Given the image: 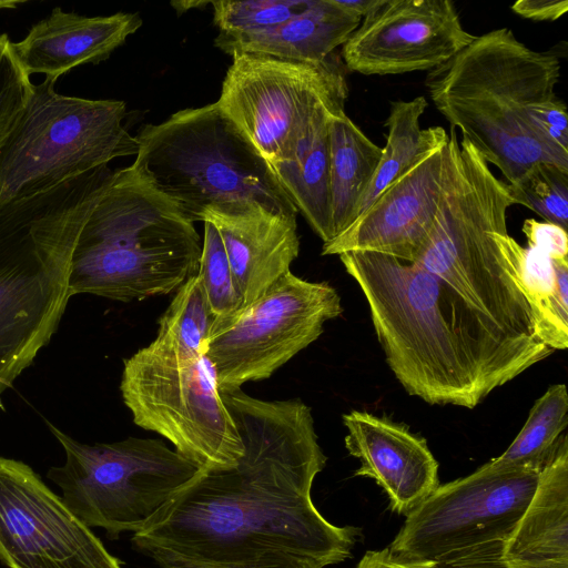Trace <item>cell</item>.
<instances>
[{
  "mask_svg": "<svg viewBox=\"0 0 568 568\" xmlns=\"http://www.w3.org/2000/svg\"><path fill=\"white\" fill-rule=\"evenodd\" d=\"M136 141L133 169L192 223L250 205L296 220L271 164L216 102L149 124Z\"/></svg>",
  "mask_w": 568,
  "mask_h": 568,
  "instance_id": "obj_7",
  "label": "cell"
},
{
  "mask_svg": "<svg viewBox=\"0 0 568 568\" xmlns=\"http://www.w3.org/2000/svg\"><path fill=\"white\" fill-rule=\"evenodd\" d=\"M347 94L320 104L287 155L271 164L297 212L324 243L333 240L329 197V124L345 112Z\"/></svg>",
  "mask_w": 568,
  "mask_h": 568,
  "instance_id": "obj_21",
  "label": "cell"
},
{
  "mask_svg": "<svg viewBox=\"0 0 568 568\" xmlns=\"http://www.w3.org/2000/svg\"><path fill=\"white\" fill-rule=\"evenodd\" d=\"M514 204L507 183L452 128L437 214L414 263L514 337L545 345L535 335L530 305L504 254L510 236L507 211Z\"/></svg>",
  "mask_w": 568,
  "mask_h": 568,
  "instance_id": "obj_6",
  "label": "cell"
},
{
  "mask_svg": "<svg viewBox=\"0 0 568 568\" xmlns=\"http://www.w3.org/2000/svg\"><path fill=\"white\" fill-rule=\"evenodd\" d=\"M171 4L175 9V11L179 14H181V13L186 12L190 9L203 8V7L207 6V4H211V1H204V0H200V1H196V0L185 1V0H183V1H172Z\"/></svg>",
  "mask_w": 568,
  "mask_h": 568,
  "instance_id": "obj_39",
  "label": "cell"
},
{
  "mask_svg": "<svg viewBox=\"0 0 568 568\" xmlns=\"http://www.w3.org/2000/svg\"><path fill=\"white\" fill-rule=\"evenodd\" d=\"M48 426L65 452L64 464L50 468L48 477L83 524L114 537L140 531L201 469L160 439L89 445Z\"/></svg>",
  "mask_w": 568,
  "mask_h": 568,
  "instance_id": "obj_9",
  "label": "cell"
},
{
  "mask_svg": "<svg viewBox=\"0 0 568 568\" xmlns=\"http://www.w3.org/2000/svg\"><path fill=\"white\" fill-rule=\"evenodd\" d=\"M216 317L196 275L176 291L159 320L155 344L191 355H205Z\"/></svg>",
  "mask_w": 568,
  "mask_h": 568,
  "instance_id": "obj_27",
  "label": "cell"
},
{
  "mask_svg": "<svg viewBox=\"0 0 568 568\" xmlns=\"http://www.w3.org/2000/svg\"><path fill=\"white\" fill-rule=\"evenodd\" d=\"M505 257L531 310L536 337L546 346H568V260H551L537 247L509 236Z\"/></svg>",
  "mask_w": 568,
  "mask_h": 568,
  "instance_id": "obj_23",
  "label": "cell"
},
{
  "mask_svg": "<svg viewBox=\"0 0 568 568\" xmlns=\"http://www.w3.org/2000/svg\"><path fill=\"white\" fill-rule=\"evenodd\" d=\"M141 24L139 13L85 17L57 7L12 45L29 75L58 80L78 65L106 60Z\"/></svg>",
  "mask_w": 568,
  "mask_h": 568,
  "instance_id": "obj_19",
  "label": "cell"
},
{
  "mask_svg": "<svg viewBox=\"0 0 568 568\" xmlns=\"http://www.w3.org/2000/svg\"><path fill=\"white\" fill-rule=\"evenodd\" d=\"M216 101L270 164L283 160L316 108L348 94L329 55L316 63L237 52Z\"/></svg>",
  "mask_w": 568,
  "mask_h": 568,
  "instance_id": "obj_13",
  "label": "cell"
},
{
  "mask_svg": "<svg viewBox=\"0 0 568 568\" xmlns=\"http://www.w3.org/2000/svg\"><path fill=\"white\" fill-rule=\"evenodd\" d=\"M12 44L6 33L0 34V146L21 115L32 89L30 75Z\"/></svg>",
  "mask_w": 568,
  "mask_h": 568,
  "instance_id": "obj_31",
  "label": "cell"
},
{
  "mask_svg": "<svg viewBox=\"0 0 568 568\" xmlns=\"http://www.w3.org/2000/svg\"><path fill=\"white\" fill-rule=\"evenodd\" d=\"M150 556L159 568H324L325 566L312 558L283 552L270 551L262 556L240 562L206 564L183 559L180 557L153 552Z\"/></svg>",
  "mask_w": 568,
  "mask_h": 568,
  "instance_id": "obj_32",
  "label": "cell"
},
{
  "mask_svg": "<svg viewBox=\"0 0 568 568\" xmlns=\"http://www.w3.org/2000/svg\"><path fill=\"white\" fill-rule=\"evenodd\" d=\"M515 204L541 216L545 222L567 230L568 170L548 162L531 165L516 182L508 184Z\"/></svg>",
  "mask_w": 568,
  "mask_h": 568,
  "instance_id": "obj_28",
  "label": "cell"
},
{
  "mask_svg": "<svg viewBox=\"0 0 568 568\" xmlns=\"http://www.w3.org/2000/svg\"><path fill=\"white\" fill-rule=\"evenodd\" d=\"M311 0H215L214 23L220 36L239 37L271 30L303 12Z\"/></svg>",
  "mask_w": 568,
  "mask_h": 568,
  "instance_id": "obj_29",
  "label": "cell"
},
{
  "mask_svg": "<svg viewBox=\"0 0 568 568\" xmlns=\"http://www.w3.org/2000/svg\"><path fill=\"white\" fill-rule=\"evenodd\" d=\"M511 10L534 21H555L568 11L567 0H518Z\"/></svg>",
  "mask_w": 568,
  "mask_h": 568,
  "instance_id": "obj_36",
  "label": "cell"
},
{
  "mask_svg": "<svg viewBox=\"0 0 568 568\" xmlns=\"http://www.w3.org/2000/svg\"><path fill=\"white\" fill-rule=\"evenodd\" d=\"M203 222L204 236L196 276L212 313L222 318L241 310L243 301L216 226L210 220Z\"/></svg>",
  "mask_w": 568,
  "mask_h": 568,
  "instance_id": "obj_30",
  "label": "cell"
},
{
  "mask_svg": "<svg viewBox=\"0 0 568 568\" xmlns=\"http://www.w3.org/2000/svg\"><path fill=\"white\" fill-rule=\"evenodd\" d=\"M204 220H210L222 237L243 306L290 272L298 256L296 220L261 205L211 211Z\"/></svg>",
  "mask_w": 568,
  "mask_h": 568,
  "instance_id": "obj_18",
  "label": "cell"
},
{
  "mask_svg": "<svg viewBox=\"0 0 568 568\" xmlns=\"http://www.w3.org/2000/svg\"><path fill=\"white\" fill-rule=\"evenodd\" d=\"M361 20L335 0H311L303 12L271 30L239 37L217 34L215 45L230 55L243 52L316 63L343 45Z\"/></svg>",
  "mask_w": 568,
  "mask_h": 568,
  "instance_id": "obj_22",
  "label": "cell"
},
{
  "mask_svg": "<svg viewBox=\"0 0 568 568\" xmlns=\"http://www.w3.org/2000/svg\"><path fill=\"white\" fill-rule=\"evenodd\" d=\"M362 19L341 53L364 75L429 72L475 38L450 0H379Z\"/></svg>",
  "mask_w": 568,
  "mask_h": 568,
  "instance_id": "obj_15",
  "label": "cell"
},
{
  "mask_svg": "<svg viewBox=\"0 0 568 568\" xmlns=\"http://www.w3.org/2000/svg\"><path fill=\"white\" fill-rule=\"evenodd\" d=\"M507 568H568V439L559 437L534 495L503 544Z\"/></svg>",
  "mask_w": 568,
  "mask_h": 568,
  "instance_id": "obj_20",
  "label": "cell"
},
{
  "mask_svg": "<svg viewBox=\"0 0 568 568\" xmlns=\"http://www.w3.org/2000/svg\"><path fill=\"white\" fill-rule=\"evenodd\" d=\"M567 424V387L565 384L551 385L534 403L525 425L509 447L489 463L498 467L532 466L542 469Z\"/></svg>",
  "mask_w": 568,
  "mask_h": 568,
  "instance_id": "obj_26",
  "label": "cell"
},
{
  "mask_svg": "<svg viewBox=\"0 0 568 568\" xmlns=\"http://www.w3.org/2000/svg\"><path fill=\"white\" fill-rule=\"evenodd\" d=\"M0 559L9 568H121L40 477L0 457Z\"/></svg>",
  "mask_w": 568,
  "mask_h": 568,
  "instance_id": "obj_14",
  "label": "cell"
},
{
  "mask_svg": "<svg viewBox=\"0 0 568 568\" xmlns=\"http://www.w3.org/2000/svg\"><path fill=\"white\" fill-rule=\"evenodd\" d=\"M537 135L549 146L568 155V118L565 102L557 95L532 111Z\"/></svg>",
  "mask_w": 568,
  "mask_h": 568,
  "instance_id": "obj_33",
  "label": "cell"
},
{
  "mask_svg": "<svg viewBox=\"0 0 568 568\" xmlns=\"http://www.w3.org/2000/svg\"><path fill=\"white\" fill-rule=\"evenodd\" d=\"M541 469L498 467L439 485L406 515L388 549L406 560L445 562L486 544L505 542L536 489Z\"/></svg>",
  "mask_w": 568,
  "mask_h": 568,
  "instance_id": "obj_12",
  "label": "cell"
},
{
  "mask_svg": "<svg viewBox=\"0 0 568 568\" xmlns=\"http://www.w3.org/2000/svg\"><path fill=\"white\" fill-rule=\"evenodd\" d=\"M221 396L242 440L229 468L200 469L132 537L146 554L206 564L283 551L324 566L351 557L361 530L327 521L312 501L326 464L311 408L301 399L263 400L241 388Z\"/></svg>",
  "mask_w": 568,
  "mask_h": 568,
  "instance_id": "obj_1",
  "label": "cell"
},
{
  "mask_svg": "<svg viewBox=\"0 0 568 568\" xmlns=\"http://www.w3.org/2000/svg\"><path fill=\"white\" fill-rule=\"evenodd\" d=\"M338 256L368 304L388 367L430 405L475 408L554 352L514 337L415 263L373 252Z\"/></svg>",
  "mask_w": 568,
  "mask_h": 568,
  "instance_id": "obj_2",
  "label": "cell"
},
{
  "mask_svg": "<svg viewBox=\"0 0 568 568\" xmlns=\"http://www.w3.org/2000/svg\"><path fill=\"white\" fill-rule=\"evenodd\" d=\"M427 105L423 95L390 103L385 121L386 144L376 174L361 201L357 217L414 163L447 145L449 135L444 128H420Z\"/></svg>",
  "mask_w": 568,
  "mask_h": 568,
  "instance_id": "obj_25",
  "label": "cell"
},
{
  "mask_svg": "<svg viewBox=\"0 0 568 568\" xmlns=\"http://www.w3.org/2000/svg\"><path fill=\"white\" fill-rule=\"evenodd\" d=\"M342 313L341 296L332 285L287 272L250 304L215 320L205 356L219 388H241L271 377Z\"/></svg>",
  "mask_w": 568,
  "mask_h": 568,
  "instance_id": "obj_11",
  "label": "cell"
},
{
  "mask_svg": "<svg viewBox=\"0 0 568 568\" xmlns=\"http://www.w3.org/2000/svg\"><path fill=\"white\" fill-rule=\"evenodd\" d=\"M194 223L133 166L113 171L78 236L70 296L130 302L175 292L197 274Z\"/></svg>",
  "mask_w": 568,
  "mask_h": 568,
  "instance_id": "obj_5",
  "label": "cell"
},
{
  "mask_svg": "<svg viewBox=\"0 0 568 568\" xmlns=\"http://www.w3.org/2000/svg\"><path fill=\"white\" fill-rule=\"evenodd\" d=\"M336 3L343 9L363 18L374 7H376L379 0H335Z\"/></svg>",
  "mask_w": 568,
  "mask_h": 568,
  "instance_id": "obj_38",
  "label": "cell"
},
{
  "mask_svg": "<svg viewBox=\"0 0 568 568\" xmlns=\"http://www.w3.org/2000/svg\"><path fill=\"white\" fill-rule=\"evenodd\" d=\"M446 149L433 151L407 169L346 231L324 243L322 254L373 252L414 263L437 214Z\"/></svg>",
  "mask_w": 568,
  "mask_h": 568,
  "instance_id": "obj_16",
  "label": "cell"
},
{
  "mask_svg": "<svg viewBox=\"0 0 568 568\" xmlns=\"http://www.w3.org/2000/svg\"><path fill=\"white\" fill-rule=\"evenodd\" d=\"M354 568H436V564L406 560L394 555L388 548H384L367 551Z\"/></svg>",
  "mask_w": 568,
  "mask_h": 568,
  "instance_id": "obj_37",
  "label": "cell"
},
{
  "mask_svg": "<svg viewBox=\"0 0 568 568\" xmlns=\"http://www.w3.org/2000/svg\"><path fill=\"white\" fill-rule=\"evenodd\" d=\"M120 390L135 425L201 469L229 468L241 457L242 440L205 355L152 342L124 359Z\"/></svg>",
  "mask_w": 568,
  "mask_h": 568,
  "instance_id": "obj_10",
  "label": "cell"
},
{
  "mask_svg": "<svg viewBox=\"0 0 568 568\" xmlns=\"http://www.w3.org/2000/svg\"><path fill=\"white\" fill-rule=\"evenodd\" d=\"M560 70L557 53L532 50L504 27L475 36L429 71L425 85L450 126L510 184L539 162L568 170V155L546 144L532 125V111L556 97Z\"/></svg>",
  "mask_w": 568,
  "mask_h": 568,
  "instance_id": "obj_4",
  "label": "cell"
},
{
  "mask_svg": "<svg viewBox=\"0 0 568 568\" xmlns=\"http://www.w3.org/2000/svg\"><path fill=\"white\" fill-rule=\"evenodd\" d=\"M57 80L32 84L28 102L0 146V204L32 196L136 155L139 143L123 125V101L59 94Z\"/></svg>",
  "mask_w": 568,
  "mask_h": 568,
  "instance_id": "obj_8",
  "label": "cell"
},
{
  "mask_svg": "<svg viewBox=\"0 0 568 568\" xmlns=\"http://www.w3.org/2000/svg\"><path fill=\"white\" fill-rule=\"evenodd\" d=\"M112 172L103 165L0 204V407L58 328L78 236Z\"/></svg>",
  "mask_w": 568,
  "mask_h": 568,
  "instance_id": "obj_3",
  "label": "cell"
},
{
  "mask_svg": "<svg viewBox=\"0 0 568 568\" xmlns=\"http://www.w3.org/2000/svg\"><path fill=\"white\" fill-rule=\"evenodd\" d=\"M523 232L528 245L542 251L551 260H568L567 230L554 223L527 219L524 221Z\"/></svg>",
  "mask_w": 568,
  "mask_h": 568,
  "instance_id": "obj_34",
  "label": "cell"
},
{
  "mask_svg": "<svg viewBox=\"0 0 568 568\" xmlns=\"http://www.w3.org/2000/svg\"><path fill=\"white\" fill-rule=\"evenodd\" d=\"M503 544L479 546L445 562L436 564V568H507L500 556Z\"/></svg>",
  "mask_w": 568,
  "mask_h": 568,
  "instance_id": "obj_35",
  "label": "cell"
},
{
  "mask_svg": "<svg viewBox=\"0 0 568 568\" xmlns=\"http://www.w3.org/2000/svg\"><path fill=\"white\" fill-rule=\"evenodd\" d=\"M342 420L345 447L361 462L355 475L374 479L392 510L407 515L439 486L438 463L425 438L367 412L352 410Z\"/></svg>",
  "mask_w": 568,
  "mask_h": 568,
  "instance_id": "obj_17",
  "label": "cell"
},
{
  "mask_svg": "<svg viewBox=\"0 0 568 568\" xmlns=\"http://www.w3.org/2000/svg\"><path fill=\"white\" fill-rule=\"evenodd\" d=\"M383 148L346 115L329 124V197L333 240L357 219L361 201L378 169ZM328 243V242H327Z\"/></svg>",
  "mask_w": 568,
  "mask_h": 568,
  "instance_id": "obj_24",
  "label": "cell"
}]
</instances>
